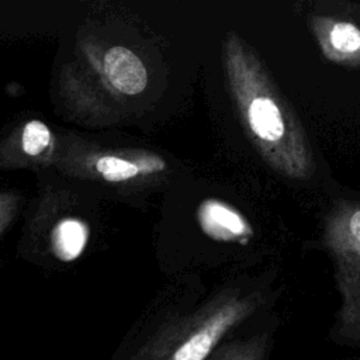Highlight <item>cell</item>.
<instances>
[{
	"label": "cell",
	"mask_w": 360,
	"mask_h": 360,
	"mask_svg": "<svg viewBox=\"0 0 360 360\" xmlns=\"http://www.w3.org/2000/svg\"><path fill=\"white\" fill-rule=\"evenodd\" d=\"M224 65L243 127L263 159L288 179L311 177L314 156L300 121L256 53L236 32H228L225 38Z\"/></svg>",
	"instance_id": "6da1fadb"
},
{
	"label": "cell",
	"mask_w": 360,
	"mask_h": 360,
	"mask_svg": "<svg viewBox=\"0 0 360 360\" xmlns=\"http://www.w3.org/2000/svg\"><path fill=\"white\" fill-rule=\"evenodd\" d=\"M60 134L39 118H27L0 135V170L55 169Z\"/></svg>",
	"instance_id": "8992f818"
},
{
	"label": "cell",
	"mask_w": 360,
	"mask_h": 360,
	"mask_svg": "<svg viewBox=\"0 0 360 360\" xmlns=\"http://www.w3.org/2000/svg\"><path fill=\"white\" fill-rule=\"evenodd\" d=\"M45 248L60 263L77 260L90 240L89 221L76 212H58L45 225Z\"/></svg>",
	"instance_id": "ba28073f"
},
{
	"label": "cell",
	"mask_w": 360,
	"mask_h": 360,
	"mask_svg": "<svg viewBox=\"0 0 360 360\" xmlns=\"http://www.w3.org/2000/svg\"><path fill=\"white\" fill-rule=\"evenodd\" d=\"M266 336H255L246 340H232L218 345L205 360H266Z\"/></svg>",
	"instance_id": "30bf717a"
},
{
	"label": "cell",
	"mask_w": 360,
	"mask_h": 360,
	"mask_svg": "<svg viewBox=\"0 0 360 360\" xmlns=\"http://www.w3.org/2000/svg\"><path fill=\"white\" fill-rule=\"evenodd\" d=\"M195 219L202 233L215 242L246 246L253 236L246 217L221 198L202 200L195 210Z\"/></svg>",
	"instance_id": "52a82bcc"
},
{
	"label": "cell",
	"mask_w": 360,
	"mask_h": 360,
	"mask_svg": "<svg viewBox=\"0 0 360 360\" xmlns=\"http://www.w3.org/2000/svg\"><path fill=\"white\" fill-rule=\"evenodd\" d=\"M166 169V160L155 152L105 146L72 131L60 134L55 170L65 177L105 188H125L150 180Z\"/></svg>",
	"instance_id": "3957f363"
},
{
	"label": "cell",
	"mask_w": 360,
	"mask_h": 360,
	"mask_svg": "<svg viewBox=\"0 0 360 360\" xmlns=\"http://www.w3.org/2000/svg\"><path fill=\"white\" fill-rule=\"evenodd\" d=\"M149 82L141 56L121 44H104L96 37L77 44L73 59L60 75V93L82 118L98 117L108 96L141 94Z\"/></svg>",
	"instance_id": "7a4b0ae2"
},
{
	"label": "cell",
	"mask_w": 360,
	"mask_h": 360,
	"mask_svg": "<svg viewBox=\"0 0 360 360\" xmlns=\"http://www.w3.org/2000/svg\"><path fill=\"white\" fill-rule=\"evenodd\" d=\"M255 307L243 297L219 298L198 314L163 328L131 360H205Z\"/></svg>",
	"instance_id": "277c9868"
},
{
	"label": "cell",
	"mask_w": 360,
	"mask_h": 360,
	"mask_svg": "<svg viewBox=\"0 0 360 360\" xmlns=\"http://www.w3.org/2000/svg\"><path fill=\"white\" fill-rule=\"evenodd\" d=\"M325 243L336 266L342 295L338 330L343 339L360 340V207L338 205L326 218Z\"/></svg>",
	"instance_id": "5b68a950"
},
{
	"label": "cell",
	"mask_w": 360,
	"mask_h": 360,
	"mask_svg": "<svg viewBox=\"0 0 360 360\" xmlns=\"http://www.w3.org/2000/svg\"><path fill=\"white\" fill-rule=\"evenodd\" d=\"M311 25L323 56L335 63L360 65V28L349 21L314 17Z\"/></svg>",
	"instance_id": "9c48e42d"
},
{
	"label": "cell",
	"mask_w": 360,
	"mask_h": 360,
	"mask_svg": "<svg viewBox=\"0 0 360 360\" xmlns=\"http://www.w3.org/2000/svg\"><path fill=\"white\" fill-rule=\"evenodd\" d=\"M18 207V197L14 193H0V236L8 228L15 217Z\"/></svg>",
	"instance_id": "8fae6325"
}]
</instances>
